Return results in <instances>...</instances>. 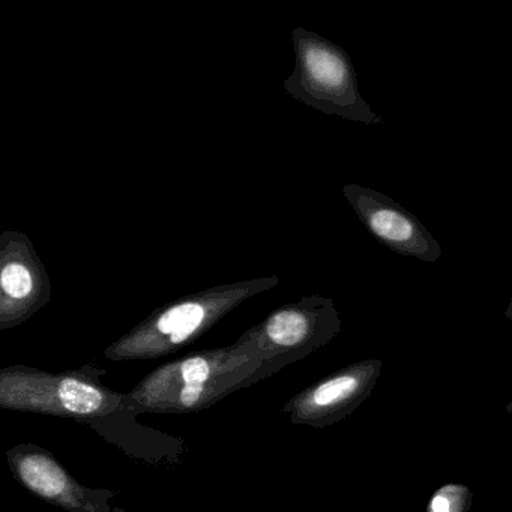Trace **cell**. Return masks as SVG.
Here are the masks:
<instances>
[{"label":"cell","mask_w":512,"mask_h":512,"mask_svg":"<svg viewBox=\"0 0 512 512\" xmlns=\"http://www.w3.org/2000/svg\"><path fill=\"white\" fill-rule=\"evenodd\" d=\"M295 68L284 80L290 97L325 115L364 125L382 124L359 91L352 59L343 47L304 28L293 29Z\"/></svg>","instance_id":"obj_1"},{"label":"cell","mask_w":512,"mask_h":512,"mask_svg":"<svg viewBox=\"0 0 512 512\" xmlns=\"http://www.w3.org/2000/svg\"><path fill=\"white\" fill-rule=\"evenodd\" d=\"M341 191L365 229L389 250L427 263L442 256L433 233L391 197L359 184H346Z\"/></svg>","instance_id":"obj_2"},{"label":"cell","mask_w":512,"mask_h":512,"mask_svg":"<svg viewBox=\"0 0 512 512\" xmlns=\"http://www.w3.org/2000/svg\"><path fill=\"white\" fill-rule=\"evenodd\" d=\"M59 398L70 412L80 413V415L97 412L103 403V395L98 389L74 379H65L61 383Z\"/></svg>","instance_id":"obj_5"},{"label":"cell","mask_w":512,"mask_h":512,"mask_svg":"<svg viewBox=\"0 0 512 512\" xmlns=\"http://www.w3.org/2000/svg\"><path fill=\"white\" fill-rule=\"evenodd\" d=\"M506 317H508L509 320H512V299L511 302H509L508 308H506Z\"/></svg>","instance_id":"obj_10"},{"label":"cell","mask_w":512,"mask_h":512,"mask_svg":"<svg viewBox=\"0 0 512 512\" xmlns=\"http://www.w3.org/2000/svg\"><path fill=\"white\" fill-rule=\"evenodd\" d=\"M52 281L28 235H0V313L5 323L25 319L50 301Z\"/></svg>","instance_id":"obj_3"},{"label":"cell","mask_w":512,"mask_h":512,"mask_svg":"<svg viewBox=\"0 0 512 512\" xmlns=\"http://www.w3.org/2000/svg\"><path fill=\"white\" fill-rule=\"evenodd\" d=\"M181 371L187 385H203L209 376V364L202 356H194L182 362Z\"/></svg>","instance_id":"obj_7"},{"label":"cell","mask_w":512,"mask_h":512,"mask_svg":"<svg viewBox=\"0 0 512 512\" xmlns=\"http://www.w3.org/2000/svg\"><path fill=\"white\" fill-rule=\"evenodd\" d=\"M449 494H446L445 490L439 491L436 496L433 497L430 503V512H460L461 511V499L455 493L451 496L452 488H448Z\"/></svg>","instance_id":"obj_8"},{"label":"cell","mask_w":512,"mask_h":512,"mask_svg":"<svg viewBox=\"0 0 512 512\" xmlns=\"http://www.w3.org/2000/svg\"><path fill=\"white\" fill-rule=\"evenodd\" d=\"M203 385H185L181 391V401L185 406H193L202 395Z\"/></svg>","instance_id":"obj_9"},{"label":"cell","mask_w":512,"mask_h":512,"mask_svg":"<svg viewBox=\"0 0 512 512\" xmlns=\"http://www.w3.org/2000/svg\"><path fill=\"white\" fill-rule=\"evenodd\" d=\"M20 476L35 493L56 497L65 490L67 476L55 461L43 455H28L20 463Z\"/></svg>","instance_id":"obj_4"},{"label":"cell","mask_w":512,"mask_h":512,"mask_svg":"<svg viewBox=\"0 0 512 512\" xmlns=\"http://www.w3.org/2000/svg\"><path fill=\"white\" fill-rule=\"evenodd\" d=\"M361 389V380L353 374H344V376L335 377L322 383L319 388L314 391V404L320 407L332 406V404L341 403V401L349 400L356 392Z\"/></svg>","instance_id":"obj_6"}]
</instances>
